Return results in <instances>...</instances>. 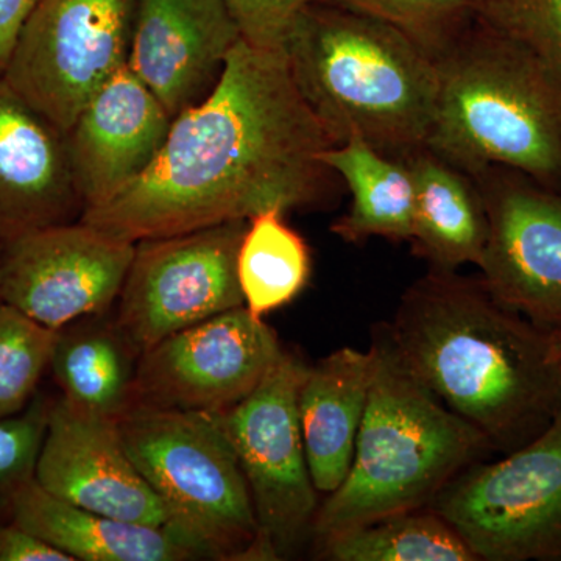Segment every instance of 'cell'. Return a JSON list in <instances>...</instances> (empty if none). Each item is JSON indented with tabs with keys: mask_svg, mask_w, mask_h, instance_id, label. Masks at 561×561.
<instances>
[{
	"mask_svg": "<svg viewBox=\"0 0 561 561\" xmlns=\"http://www.w3.org/2000/svg\"><path fill=\"white\" fill-rule=\"evenodd\" d=\"M10 522L76 561H184L202 559L175 531L122 522L70 504L33 478L10 494Z\"/></svg>",
	"mask_w": 561,
	"mask_h": 561,
	"instance_id": "obj_18",
	"label": "cell"
},
{
	"mask_svg": "<svg viewBox=\"0 0 561 561\" xmlns=\"http://www.w3.org/2000/svg\"><path fill=\"white\" fill-rule=\"evenodd\" d=\"M81 213L66 131L0 77V245Z\"/></svg>",
	"mask_w": 561,
	"mask_h": 561,
	"instance_id": "obj_17",
	"label": "cell"
},
{
	"mask_svg": "<svg viewBox=\"0 0 561 561\" xmlns=\"http://www.w3.org/2000/svg\"><path fill=\"white\" fill-rule=\"evenodd\" d=\"M387 22L408 33L432 55L456 36L467 14L478 13L483 0H320Z\"/></svg>",
	"mask_w": 561,
	"mask_h": 561,
	"instance_id": "obj_26",
	"label": "cell"
},
{
	"mask_svg": "<svg viewBox=\"0 0 561 561\" xmlns=\"http://www.w3.org/2000/svg\"><path fill=\"white\" fill-rule=\"evenodd\" d=\"M38 0H0V77L20 35L22 25Z\"/></svg>",
	"mask_w": 561,
	"mask_h": 561,
	"instance_id": "obj_31",
	"label": "cell"
},
{
	"mask_svg": "<svg viewBox=\"0 0 561 561\" xmlns=\"http://www.w3.org/2000/svg\"><path fill=\"white\" fill-rule=\"evenodd\" d=\"M36 482L70 504L122 522L165 527L171 518L133 463L117 420L51 401Z\"/></svg>",
	"mask_w": 561,
	"mask_h": 561,
	"instance_id": "obj_14",
	"label": "cell"
},
{
	"mask_svg": "<svg viewBox=\"0 0 561 561\" xmlns=\"http://www.w3.org/2000/svg\"><path fill=\"white\" fill-rule=\"evenodd\" d=\"M245 306L175 332L140 353L131 405L221 413L256 389L283 354Z\"/></svg>",
	"mask_w": 561,
	"mask_h": 561,
	"instance_id": "obj_11",
	"label": "cell"
},
{
	"mask_svg": "<svg viewBox=\"0 0 561 561\" xmlns=\"http://www.w3.org/2000/svg\"><path fill=\"white\" fill-rule=\"evenodd\" d=\"M375 350L341 348L306 371L298 413L306 459L319 493L331 494L348 474L367 409Z\"/></svg>",
	"mask_w": 561,
	"mask_h": 561,
	"instance_id": "obj_19",
	"label": "cell"
},
{
	"mask_svg": "<svg viewBox=\"0 0 561 561\" xmlns=\"http://www.w3.org/2000/svg\"><path fill=\"white\" fill-rule=\"evenodd\" d=\"M332 561H478L463 538L430 507L398 513L319 541Z\"/></svg>",
	"mask_w": 561,
	"mask_h": 561,
	"instance_id": "obj_24",
	"label": "cell"
},
{
	"mask_svg": "<svg viewBox=\"0 0 561 561\" xmlns=\"http://www.w3.org/2000/svg\"><path fill=\"white\" fill-rule=\"evenodd\" d=\"M295 87L334 144L359 136L393 158L426 147L435 101L434 55L400 28L316 2L283 47Z\"/></svg>",
	"mask_w": 561,
	"mask_h": 561,
	"instance_id": "obj_3",
	"label": "cell"
},
{
	"mask_svg": "<svg viewBox=\"0 0 561 561\" xmlns=\"http://www.w3.org/2000/svg\"><path fill=\"white\" fill-rule=\"evenodd\" d=\"M247 220L136 242L116 321L139 353L241 308L238 251Z\"/></svg>",
	"mask_w": 561,
	"mask_h": 561,
	"instance_id": "obj_10",
	"label": "cell"
},
{
	"mask_svg": "<svg viewBox=\"0 0 561 561\" xmlns=\"http://www.w3.org/2000/svg\"><path fill=\"white\" fill-rule=\"evenodd\" d=\"M415 184L413 251L434 271L456 272L481 264L489 241V213L479 184L434 151L402 158Z\"/></svg>",
	"mask_w": 561,
	"mask_h": 561,
	"instance_id": "obj_20",
	"label": "cell"
},
{
	"mask_svg": "<svg viewBox=\"0 0 561 561\" xmlns=\"http://www.w3.org/2000/svg\"><path fill=\"white\" fill-rule=\"evenodd\" d=\"M139 356L116 320L94 316L57 331L49 368L66 401L117 420L131 408Z\"/></svg>",
	"mask_w": 561,
	"mask_h": 561,
	"instance_id": "obj_21",
	"label": "cell"
},
{
	"mask_svg": "<svg viewBox=\"0 0 561 561\" xmlns=\"http://www.w3.org/2000/svg\"><path fill=\"white\" fill-rule=\"evenodd\" d=\"M332 146L283 51L241 39L208 98L173 119L153 164L79 220L136 243L308 208L330 191L321 154Z\"/></svg>",
	"mask_w": 561,
	"mask_h": 561,
	"instance_id": "obj_1",
	"label": "cell"
},
{
	"mask_svg": "<svg viewBox=\"0 0 561 561\" xmlns=\"http://www.w3.org/2000/svg\"><path fill=\"white\" fill-rule=\"evenodd\" d=\"M172 122L128 65L111 77L66 131L83 210L103 205L138 180L160 154Z\"/></svg>",
	"mask_w": 561,
	"mask_h": 561,
	"instance_id": "obj_16",
	"label": "cell"
},
{
	"mask_svg": "<svg viewBox=\"0 0 561 561\" xmlns=\"http://www.w3.org/2000/svg\"><path fill=\"white\" fill-rule=\"evenodd\" d=\"M373 335L494 454L523 448L560 412L556 335L502 305L481 279L431 268Z\"/></svg>",
	"mask_w": 561,
	"mask_h": 561,
	"instance_id": "obj_2",
	"label": "cell"
},
{
	"mask_svg": "<svg viewBox=\"0 0 561 561\" xmlns=\"http://www.w3.org/2000/svg\"><path fill=\"white\" fill-rule=\"evenodd\" d=\"M135 249L81 220L41 228L0 245V297L54 331L105 316L119 298Z\"/></svg>",
	"mask_w": 561,
	"mask_h": 561,
	"instance_id": "obj_12",
	"label": "cell"
},
{
	"mask_svg": "<svg viewBox=\"0 0 561 561\" xmlns=\"http://www.w3.org/2000/svg\"><path fill=\"white\" fill-rule=\"evenodd\" d=\"M321 160L351 192L348 213L332 224L335 236L350 243L370 238L411 242L415 184L402 158L389 157L359 136H350L324 150Z\"/></svg>",
	"mask_w": 561,
	"mask_h": 561,
	"instance_id": "obj_22",
	"label": "cell"
},
{
	"mask_svg": "<svg viewBox=\"0 0 561 561\" xmlns=\"http://www.w3.org/2000/svg\"><path fill=\"white\" fill-rule=\"evenodd\" d=\"M242 39L257 49L283 51L295 21L320 0H225Z\"/></svg>",
	"mask_w": 561,
	"mask_h": 561,
	"instance_id": "obj_29",
	"label": "cell"
},
{
	"mask_svg": "<svg viewBox=\"0 0 561 561\" xmlns=\"http://www.w3.org/2000/svg\"><path fill=\"white\" fill-rule=\"evenodd\" d=\"M138 0H38L2 79L68 131L130 55Z\"/></svg>",
	"mask_w": 561,
	"mask_h": 561,
	"instance_id": "obj_8",
	"label": "cell"
},
{
	"mask_svg": "<svg viewBox=\"0 0 561 561\" xmlns=\"http://www.w3.org/2000/svg\"><path fill=\"white\" fill-rule=\"evenodd\" d=\"M375 375L345 481L312 523L317 540L398 513L430 507L465 468L493 449L373 335Z\"/></svg>",
	"mask_w": 561,
	"mask_h": 561,
	"instance_id": "obj_5",
	"label": "cell"
},
{
	"mask_svg": "<svg viewBox=\"0 0 561 561\" xmlns=\"http://www.w3.org/2000/svg\"><path fill=\"white\" fill-rule=\"evenodd\" d=\"M308 365L284 350L245 400L216 413L230 438L268 560H279L312 529L319 505L306 459L298 393Z\"/></svg>",
	"mask_w": 561,
	"mask_h": 561,
	"instance_id": "obj_9",
	"label": "cell"
},
{
	"mask_svg": "<svg viewBox=\"0 0 561 561\" xmlns=\"http://www.w3.org/2000/svg\"><path fill=\"white\" fill-rule=\"evenodd\" d=\"M0 302H2V297H0Z\"/></svg>",
	"mask_w": 561,
	"mask_h": 561,
	"instance_id": "obj_33",
	"label": "cell"
},
{
	"mask_svg": "<svg viewBox=\"0 0 561 561\" xmlns=\"http://www.w3.org/2000/svg\"><path fill=\"white\" fill-rule=\"evenodd\" d=\"M430 508L478 561H561V409L523 448L465 468Z\"/></svg>",
	"mask_w": 561,
	"mask_h": 561,
	"instance_id": "obj_7",
	"label": "cell"
},
{
	"mask_svg": "<svg viewBox=\"0 0 561 561\" xmlns=\"http://www.w3.org/2000/svg\"><path fill=\"white\" fill-rule=\"evenodd\" d=\"M241 39L225 0H138L127 65L175 119L214 91Z\"/></svg>",
	"mask_w": 561,
	"mask_h": 561,
	"instance_id": "obj_15",
	"label": "cell"
},
{
	"mask_svg": "<svg viewBox=\"0 0 561 561\" xmlns=\"http://www.w3.org/2000/svg\"><path fill=\"white\" fill-rule=\"evenodd\" d=\"M482 24L529 50L561 79V0H483Z\"/></svg>",
	"mask_w": 561,
	"mask_h": 561,
	"instance_id": "obj_27",
	"label": "cell"
},
{
	"mask_svg": "<svg viewBox=\"0 0 561 561\" xmlns=\"http://www.w3.org/2000/svg\"><path fill=\"white\" fill-rule=\"evenodd\" d=\"M284 210L267 209L247 220L238 251V279L243 306L264 319L290 305L312 275V254L300 232L284 219Z\"/></svg>",
	"mask_w": 561,
	"mask_h": 561,
	"instance_id": "obj_23",
	"label": "cell"
},
{
	"mask_svg": "<svg viewBox=\"0 0 561 561\" xmlns=\"http://www.w3.org/2000/svg\"><path fill=\"white\" fill-rule=\"evenodd\" d=\"M476 179L490 225L483 286L542 330H561V195L535 181Z\"/></svg>",
	"mask_w": 561,
	"mask_h": 561,
	"instance_id": "obj_13",
	"label": "cell"
},
{
	"mask_svg": "<svg viewBox=\"0 0 561 561\" xmlns=\"http://www.w3.org/2000/svg\"><path fill=\"white\" fill-rule=\"evenodd\" d=\"M552 332H553V335H556L557 348H559V357H560V365H561V330L552 331Z\"/></svg>",
	"mask_w": 561,
	"mask_h": 561,
	"instance_id": "obj_32",
	"label": "cell"
},
{
	"mask_svg": "<svg viewBox=\"0 0 561 561\" xmlns=\"http://www.w3.org/2000/svg\"><path fill=\"white\" fill-rule=\"evenodd\" d=\"M0 561H76L16 523H0Z\"/></svg>",
	"mask_w": 561,
	"mask_h": 561,
	"instance_id": "obj_30",
	"label": "cell"
},
{
	"mask_svg": "<svg viewBox=\"0 0 561 561\" xmlns=\"http://www.w3.org/2000/svg\"><path fill=\"white\" fill-rule=\"evenodd\" d=\"M50 404L38 391L24 411L0 420V504L5 508L13 490L35 478Z\"/></svg>",
	"mask_w": 561,
	"mask_h": 561,
	"instance_id": "obj_28",
	"label": "cell"
},
{
	"mask_svg": "<svg viewBox=\"0 0 561 561\" xmlns=\"http://www.w3.org/2000/svg\"><path fill=\"white\" fill-rule=\"evenodd\" d=\"M437 101L426 149L472 179L507 168L561 183V79L483 25L434 54Z\"/></svg>",
	"mask_w": 561,
	"mask_h": 561,
	"instance_id": "obj_4",
	"label": "cell"
},
{
	"mask_svg": "<svg viewBox=\"0 0 561 561\" xmlns=\"http://www.w3.org/2000/svg\"><path fill=\"white\" fill-rule=\"evenodd\" d=\"M117 426L171 530L202 559L268 560L249 483L216 413L131 405Z\"/></svg>",
	"mask_w": 561,
	"mask_h": 561,
	"instance_id": "obj_6",
	"label": "cell"
},
{
	"mask_svg": "<svg viewBox=\"0 0 561 561\" xmlns=\"http://www.w3.org/2000/svg\"><path fill=\"white\" fill-rule=\"evenodd\" d=\"M57 331L0 302V420L16 415L38 393Z\"/></svg>",
	"mask_w": 561,
	"mask_h": 561,
	"instance_id": "obj_25",
	"label": "cell"
}]
</instances>
